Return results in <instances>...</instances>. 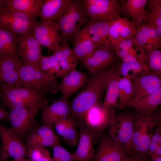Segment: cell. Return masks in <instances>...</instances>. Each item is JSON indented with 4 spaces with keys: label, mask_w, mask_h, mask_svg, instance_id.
Instances as JSON below:
<instances>
[{
    "label": "cell",
    "mask_w": 161,
    "mask_h": 161,
    "mask_svg": "<svg viewBox=\"0 0 161 161\" xmlns=\"http://www.w3.org/2000/svg\"><path fill=\"white\" fill-rule=\"evenodd\" d=\"M112 67V66H111ZM111 67L88 78L85 90L77 96L70 106L72 117L78 122L91 107L99 103L106 89V80Z\"/></svg>",
    "instance_id": "obj_1"
},
{
    "label": "cell",
    "mask_w": 161,
    "mask_h": 161,
    "mask_svg": "<svg viewBox=\"0 0 161 161\" xmlns=\"http://www.w3.org/2000/svg\"><path fill=\"white\" fill-rule=\"evenodd\" d=\"M89 17L81 0H70L61 14L52 21L59 32L62 44L75 38Z\"/></svg>",
    "instance_id": "obj_2"
},
{
    "label": "cell",
    "mask_w": 161,
    "mask_h": 161,
    "mask_svg": "<svg viewBox=\"0 0 161 161\" xmlns=\"http://www.w3.org/2000/svg\"><path fill=\"white\" fill-rule=\"evenodd\" d=\"M160 125H161V114L158 109L147 115L135 114L130 155L134 156L148 155L151 138L156 127Z\"/></svg>",
    "instance_id": "obj_3"
},
{
    "label": "cell",
    "mask_w": 161,
    "mask_h": 161,
    "mask_svg": "<svg viewBox=\"0 0 161 161\" xmlns=\"http://www.w3.org/2000/svg\"><path fill=\"white\" fill-rule=\"evenodd\" d=\"M55 78L44 73L39 66L23 65L15 86L26 88L43 95L47 92L54 94L58 92V83Z\"/></svg>",
    "instance_id": "obj_4"
},
{
    "label": "cell",
    "mask_w": 161,
    "mask_h": 161,
    "mask_svg": "<svg viewBox=\"0 0 161 161\" xmlns=\"http://www.w3.org/2000/svg\"><path fill=\"white\" fill-rule=\"evenodd\" d=\"M0 87V99L3 107H22L38 110L42 106L43 95L26 88L4 85Z\"/></svg>",
    "instance_id": "obj_5"
},
{
    "label": "cell",
    "mask_w": 161,
    "mask_h": 161,
    "mask_svg": "<svg viewBox=\"0 0 161 161\" xmlns=\"http://www.w3.org/2000/svg\"><path fill=\"white\" fill-rule=\"evenodd\" d=\"M40 22L36 17L28 16L7 7L0 0V26L19 35L32 32Z\"/></svg>",
    "instance_id": "obj_6"
},
{
    "label": "cell",
    "mask_w": 161,
    "mask_h": 161,
    "mask_svg": "<svg viewBox=\"0 0 161 161\" xmlns=\"http://www.w3.org/2000/svg\"><path fill=\"white\" fill-rule=\"evenodd\" d=\"M134 115L129 112L115 114L108 130L109 136L123 146L129 154L131 152Z\"/></svg>",
    "instance_id": "obj_7"
},
{
    "label": "cell",
    "mask_w": 161,
    "mask_h": 161,
    "mask_svg": "<svg viewBox=\"0 0 161 161\" xmlns=\"http://www.w3.org/2000/svg\"><path fill=\"white\" fill-rule=\"evenodd\" d=\"M81 0L91 21L114 19L122 14L118 0Z\"/></svg>",
    "instance_id": "obj_8"
},
{
    "label": "cell",
    "mask_w": 161,
    "mask_h": 161,
    "mask_svg": "<svg viewBox=\"0 0 161 161\" xmlns=\"http://www.w3.org/2000/svg\"><path fill=\"white\" fill-rule=\"evenodd\" d=\"M114 108L105 109L99 103L90 108L78 122L85 125L95 134L100 135L113 122L115 115Z\"/></svg>",
    "instance_id": "obj_9"
},
{
    "label": "cell",
    "mask_w": 161,
    "mask_h": 161,
    "mask_svg": "<svg viewBox=\"0 0 161 161\" xmlns=\"http://www.w3.org/2000/svg\"><path fill=\"white\" fill-rule=\"evenodd\" d=\"M10 109L7 117L11 126L10 129L14 134L20 137L34 130L35 117L38 110L22 107Z\"/></svg>",
    "instance_id": "obj_10"
},
{
    "label": "cell",
    "mask_w": 161,
    "mask_h": 161,
    "mask_svg": "<svg viewBox=\"0 0 161 161\" xmlns=\"http://www.w3.org/2000/svg\"><path fill=\"white\" fill-rule=\"evenodd\" d=\"M16 46L17 56L22 64L39 66L42 56L41 45L32 32L19 35Z\"/></svg>",
    "instance_id": "obj_11"
},
{
    "label": "cell",
    "mask_w": 161,
    "mask_h": 161,
    "mask_svg": "<svg viewBox=\"0 0 161 161\" xmlns=\"http://www.w3.org/2000/svg\"><path fill=\"white\" fill-rule=\"evenodd\" d=\"M0 136L1 141L0 161H6L10 157L17 159L26 156L27 148L22 140L10 129L0 123Z\"/></svg>",
    "instance_id": "obj_12"
},
{
    "label": "cell",
    "mask_w": 161,
    "mask_h": 161,
    "mask_svg": "<svg viewBox=\"0 0 161 161\" xmlns=\"http://www.w3.org/2000/svg\"><path fill=\"white\" fill-rule=\"evenodd\" d=\"M117 58L112 44L97 49L86 58L84 65L90 74L93 75L116 64Z\"/></svg>",
    "instance_id": "obj_13"
},
{
    "label": "cell",
    "mask_w": 161,
    "mask_h": 161,
    "mask_svg": "<svg viewBox=\"0 0 161 161\" xmlns=\"http://www.w3.org/2000/svg\"><path fill=\"white\" fill-rule=\"evenodd\" d=\"M130 79L133 95L131 99L125 106L127 103L135 102L161 89V75L151 70Z\"/></svg>",
    "instance_id": "obj_14"
},
{
    "label": "cell",
    "mask_w": 161,
    "mask_h": 161,
    "mask_svg": "<svg viewBox=\"0 0 161 161\" xmlns=\"http://www.w3.org/2000/svg\"><path fill=\"white\" fill-rule=\"evenodd\" d=\"M127 154L123 146L108 135L101 137L98 149L91 161H120Z\"/></svg>",
    "instance_id": "obj_15"
},
{
    "label": "cell",
    "mask_w": 161,
    "mask_h": 161,
    "mask_svg": "<svg viewBox=\"0 0 161 161\" xmlns=\"http://www.w3.org/2000/svg\"><path fill=\"white\" fill-rule=\"evenodd\" d=\"M32 34L41 46L53 52L60 47L61 36L52 21L46 22L40 21L33 29Z\"/></svg>",
    "instance_id": "obj_16"
},
{
    "label": "cell",
    "mask_w": 161,
    "mask_h": 161,
    "mask_svg": "<svg viewBox=\"0 0 161 161\" xmlns=\"http://www.w3.org/2000/svg\"><path fill=\"white\" fill-rule=\"evenodd\" d=\"M22 65L18 57H0V86H15Z\"/></svg>",
    "instance_id": "obj_17"
},
{
    "label": "cell",
    "mask_w": 161,
    "mask_h": 161,
    "mask_svg": "<svg viewBox=\"0 0 161 161\" xmlns=\"http://www.w3.org/2000/svg\"><path fill=\"white\" fill-rule=\"evenodd\" d=\"M136 27L134 23L126 18H118L111 20L109 26V39L114 46L122 40L131 35L134 36Z\"/></svg>",
    "instance_id": "obj_18"
},
{
    "label": "cell",
    "mask_w": 161,
    "mask_h": 161,
    "mask_svg": "<svg viewBox=\"0 0 161 161\" xmlns=\"http://www.w3.org/2000/svg\"><path fill=\"white\" fill-rule=\"evenodd\" d=\"M80 127L78 145L75 152L78 161H91L95 154L93 143L95 134L90 129L81 123H78Z\"/></svg>",
    "instance_id": "obj_19"
},
{
    "label": "cell",
    "mask_w": 161,
    "mask_h": 161,
    "mask_svg": "<svg viewBox=\"0 0 161 161\" xmlns=\"http://www.w3.org/2000/svg\"><path fill=\"white\" fill-rule=\"evenodd\" d=\"M67 98L63 96L49 105L43 107L41 115L43 125L52 126L60 118L73 117Z\"/></svg>",
    "instance_id": "obj_20"
},
{
    "label": "cell",
    "mask_w": 161,
    "mask_h": 161,
    "mask_svg": "<svg viewBox=\"0 0 161 161\" xmlns=\"http://www.w3.org/2000/svg\"><path fill=\"white\" fill-rule=\"evenodd\" d=\"M52 126L43 125L34 129L27 138V148L33 145H39L52 148L60 144V140L54 131Z\"/></svg>",
    "instance_id": "obj_21"
},
{
    "label": "cell",
    "mask_w": 161,
    "mask_h": 161,
    "mask_svg": "<svg viewBox=\"0 0 161 161\" xmlns=\"http://www.w3.org/2000/svg\"><path fill=\"white\" fill-rule=\"evenodd\" d=\"M73 42L74 54L78 61L84 65L86 58L97 49L88 34L86 26L81 29Z\"/></svg>",
    "instance_id": "obj_22"
},
{
    "label": "cell",
    "mask_w": 161,
    "mask_h": 161,
    "mask_svg": "<svg viewBox=\"0 0 161 161\" xmlns=\"http://www.w3.org/2000/svg\"><path fill=\"white\" fill-rule=\"evenodd\" d=\"M115 64L112 66L107 78L104 99L102 105L105 109L118 107V84L120 77Z\"/></svg>",
    "instance_id": "obj_23"
},
{
    "label": "cell",
    "mask_w": 161,
    "mask_h": 161,
    "mask_svg": "<svg viewBox=\"0 0 161 161\" xmlns=\"http://www.w3.org/2000/svg\"><path fill=\"white\" fill-rule=\"evenodd\" d=\"M111 20L96 21H89L87 23L88 32L97 49L112 44L108 36L109 26Z\"/></svg>",
    "instance_id": "obj_24"
},
{
    "label": "cell",
    "mask_w": 161,
    "mask_h": 161,
    "mask_svg": "<svg viewBox=\"0 0 161 161\" xmlns=\"http://www.w3.org/2000/svg\"><path fill=\"white\" fill-rule=\"evenodd\" d=\"M58 84V91L63 96L67 98L82 87L86 80V73L74 69L62 77Z\"/></svg>",
    "instance_id": "obj_25"
},
{
    "label": "cell",
    "mask_w": 161,
    "mask_h": 161,
    "mask_svg": "<svg viewBox=\"0 0 161 161\" xmlns=\"http://www.w3.org/2000/svg\"><path fill=\"white\" fill-rule=\"evenodd\" d=\"M147 0H122L120 1L122 14L129 16L136 27L146 19L145 6Z\"/></svg>",
    "instance_id": "obj_26"
},
{
    "label": "cell",
    "mask_w": 161,
    "mask_h": 161,
    "mask_svg": "<svg viewBox=\"0 0 161 161\" xmlns=\"http://www.w3.org/2000/svg\"><path fill=\"white\" fill-rule=\"evenodd\" d=\"M161 104V89L135 102L127 103L126 106L132 108L139 115H145L157 109Z\"/></svg>",
    "instance_id": "obj_27"
},
{
    "label": "cell",
    "mask_w": 161,
    "mask_h": 161,
    "mask_svg": "<svg viewBox=\"0 0 161 161\" xmlns=\"http://www.w3.org/2000/svg\"><path fill=\"white\" fill-rule=\"evenodd\" d=\"M70 0H42L39 16L40 22H48L58 17L67 6Z\"/></svg>",
    "instance_id": "obj_28"
},
{
    "label": "cell",
    "mask_w": 161,
    "mask_h": 161,
    "mask_svg": "<svg viewBox=\"0 0 161 161\" xmlns=\"http://www.w3.org/2000/svg\"><path fill=\"white\" fill-rule=\"evenodd\" d=\"M17 34L0 26V57H18Z\"/></svg>",
    "instance_id": "obj_29"
},
{
    "label": "cell",
    "mask_w": 161,
    "mask_h": 161,
    "mask_svg": "<svg viewBox=\"0 0 161 161\" xmlns=\"http://www.w3.org/2000/svg\"><path fill=\"white\" fill-rule=\"evenodd\" d=\"M41 0H3L8 7L28 16H39Z\"/></svg>",
    "instance_id": "obj_30"
},
{
    "label": "cell",
    "mask_w": 161,
    "mask_h": 161,
    "mask_svg": "<svg viewBox=\"0 0 161 161\" xmlns=\"http://www.w3.org/2000/svg\"><path fill=\"white\" fill-rule=\"evenodd\" d=\"M118 73L120 77L131 79L143 74L150 70L144 63L137 61L126 63L121 62L116 65Z\"/></svg>",
    "instance_id": "obj_31"
},
{
    "label": "cell",
    "mask_w": 161,
    "mask_h": 161,
    "mask_svg": "<svg viewBox=\"0 0 161 161\" xmlns=\"http://www.w3.org/2000/svg\"><path fill=\"white\" fill-rule=\"evenodd\" d=\"M139 61L145 64L150 70L161 75V51L159 49H151L139 54Z\"/></svg>",
    "instance_id": "obj_32"
},
{
    "label": "cell",
    "mask_w": 161,
    "mask_h": 161,
    "mask_svg": "<svg viewBox=\"0 0 161 161\" xmlns=\"http://www.w3.org/2000/svg\"><path fill=\"white\" fill-rule=\"evenodd\" d=\"M133 95L132 83L130 80L124 77H120L118 84V107L122 109L131 100Z\"/></svg>",
    "instance_id": "obj_33"
},
{
    "label": "cell",
    "mask_w": 161,
    "mask_h": 161,
    "mask_svg": "<svg viewBox=\"0 0 161 161\" xmlns=\"http://www.w3.org/2000/svg\"><path fill=\"white\" fill-rule=\"evenodd\" d=\"M78 126L77 120L73 117L68 118L61 136L69 145H75L78 143L79 133L77 129Z\"/></svg>",
    "instance_id": "obj_34"
},
{
    "label": "cell",
    "mask_w": 161,
    "mask_h": 161,
    "mask_svg": "<svg viewBox=\"0 0 161 161\" xmlns=\"http://www.w3.org/2000/svg\"><path fill=\"white\" fill-rule=\"evenodd\" d=\"M39 66L41 70L46 75L58 78L60 67L58 62L53 55L42 56Z\"/></svg>",
    "instance_id": "obj_35"
},
{
    "label": "cell",
    "mask_w": 161,
    "mask_h": 161,
    "mask_svg": "<svg viewBox=\"0 0 161 161\" xmlns=\"http://www.w3.org/2000/svg\"><path fill=\"white\" fill-rule=\"evenodd\" d=\"M145 6L147 17L140 25L148 26L157 18L161 17V0H148Z\"/></svg>",
    "instance_id": "obj_36"
},
{
    "label": "cell",
    "mask_w": 161,
    "mask_h": 161,
    "mask_svg": "<svg viewBox=\"0 0 161 161\" xmlns=\"http://www.w3.org/2000/svg\"><path fill=\"white\" fill-rule=\"evenodd\" d=\"M26 156L32 161H53L47 149L39 145H33L27 148Z\"/></svg>",
    "instance_id": "obj_37"
},
{
    "label": "cell",
    "mask_w": 161,
    "mask_h": 161,
    "mask_svg": "<svg viewBox=\"0 0 161 161\" xmlns=\"http://www.w3.org/2000/svg\"><path fill=\"white\" fill-rule=\"evenodd\" d=\"M139 27L145 32L148 39V45L144 51L145 52L151 49H158L161 46V36L156 30L150 26L142 25Z\"/></svg>",
    "instance_id": "obj_38"
},
{
    "label": "cell",
    "mask_w": 161,
    "mask_h": 161,
    "mask_svg": "<svg viewBox=\"0 0 161 161\" xmlns=\"http://www.w3.org/2000/svg\"><path fill=\"white\" fill-rule=\"evenodd\" d=\"M53 161H72L77 160L75 154L71 153L61 146L60 144L53 148Z\"/></svg>",
    "instance_id": "obj_39"
},
{
    "label": "cell",
    "mask_w": 161,
    "mask_h": 161,
    "mask_svg": "<svg viewBox=\"0 0 161 161\" xmlns=\"http://www.w3.org/2000/svg\"><path fill=\"white\" fill-rule=\"evenodd\" d=\"M53 55L58 61L66 59L78 61L72 49L69 47L67 42L60 45L57 50L53 52Z\"/></svg>",
    "instance_id": "obj_40"
},
{
    "label": "cell",
    "mask_w": 161,
    "mask_h": 161,
    "mask_svg": "<svg viewBox=\"0 0 161 161\" xmlns=\"http://www.w3.org/2000/svg\"><path fill=\"white\" fill-rule=\"evenodd\" d=\"M161 148V125L155 128L148 145L147 154L152 160L156 151Z\"/></svg>",
    "instance_id": "obj_41"
},
{
    "label": "cell",
    "mask_w": 161,
    "mask_h": 161,
    "mask_svg": "<svg viewBox=\"0 0 161 161\" xmlns=\"http://www.w3.org/2000/svg\"><path fill=\"white\" fill-rule=\"evenodd\" d=\"M78 61L66 59L58 61L60 70L58 77H63L75 68Z\"/></svg>",
    "instance_id": "obj_42"
},
{
    "label": "cell",
    "mask_w": 161,
    "mask_h": 161,
    "mask_svg": "<svg viewBox=\"0 0 161 161\" xmlns=\"http://www.w3.org/2000/svg\"><path fill=\"white\" fill-rule=\"evenodd\" d=\"M134 42V36L131 35L122 40L114 46V48L115 50L123 49L128 51L133 48Z\"/></svg>",
    "instance_id": "obj_43"
},
{
    "label": "cell",
    "mask_w": 161,
    "mask_h": 161,
    "mask_svg": "<svg viewBox=\"0 0 161 161\" xmlns=\"http://www.w3.org/2000/svg\"><path fill=\"white\" fill-rule=\"evenodd\" d=\"M148 155L134 156L127 154L120 161H151Z\"/></svg>",
    "instance_id": "obj_44"
},
{
    "label": "cell",
    "mask_w": 161,
    "mask_h": 161,
    "mask_svg": "<svg viewBox=\"0 0 161 161\" xmlns=\"http://www.w3.org/2000/svg\"><path fill=\"white\" fill-rule=\"evenodd\" d=\"M9 112L0 106V120L4 119L8 117Z\"/></svg>",
    "instance_id": "obj_45"
},
{
    "label": "cell",
    "mask_w": 161,
    "mask_h": 161,
    "mask_svg": "<svg viewBox=\"0 0 161 161\" xmlns=\"http://www.w3.org/2000/svg\"><path fill=\"white\" fill-rule=\"evenodd\" d=\"M13 161H32L31 159H27L25 158V157H23L22 158L17 159H14Z\"/></svg>",
    "instance_id": "obj_46"
},
{
    "label": "cell",
    "mask_w": 161,
    "mask_h": 161,
    "mask_svg": "<svg viewBox=\"0 0 161 161\" xmlns=\"http://www.w3.org/2000/svg\"><path fill=\"white\" fill-rule=\"evenodd\" d=\"M151 161H161V157L157 158L153 160H152Z\"/></svg>",
    "instance_id": "obj_47"
},
{
    "label": "cell",
    "mask_w": 161,
    "mask_h": 161,
    "mask_svg": "<svg viewBox=\"0 0 161 161\" xmlns=\"http://www.w3.org/2000/svg\"><path fill=\"white\" fill-rule=\"evenodd\" d=\"M0 91H1V87H0Z\"/></svg>",
    "instance_id": "obj_48"
}]
</instances>
